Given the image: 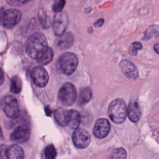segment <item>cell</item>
<instances>
[{"label":"cell","mask_w":159,"mask_h":159,"mask_svg":"<svg viewBox=\"0 0 159 159\" xmlns=\"http://www.w3.org/2000/svg\"><path fill=\"white\" fill-rule=\"evenodd\" d=\"M21 12L16 9H10L5 11L2 16V22L4 27L12 29L16 25L21 19Z\"/></svg>","instance_id":"cell-6"},{"label":"cell","mask_w":159,"mask_h":159,"mask_svg":"<svg viewBox=\"0 0 159 159\" xmlns=\"http://www.w3.org/2000/svg\"><path fill=\"white\" fill-rule=\"evenodd\" d=\"M53 52L50 47H48L47 50L42 56V57H40L39 60H37V61L40 65H47L52 61L53 58Z\"/></svg>","instance_id":"cell-20"},{"label":"cell","mask_w":159,"mask_h":159,"mask_svg":"<svg viewBox=\"0 0 159 159\" xmlns=\"http://www.w3.org/2000/svg\"><path fill=\"white\" fill-rule=\"evenodd\" d=\"M48 47L45 37L41 33L30 35L25 43L26 52L33 59L39 60L47 50Z\"/></svg>","instance_id":"cell-1"},{"label":"cell","mask_w":159,"mask_h":159,"mask_svg":"<svg viewBox=\"0 0 159 159\" xmlns=\"http://www.w3.org/2000/svg\"><path fill=\"white\" fill-rule=\"evenodd\" d=\"M65 5V0H54L52 9L55 12H60Z\"/></svg>","instance_id":"cell-24"},{"label":"cell","mask_w":159,"mask_h":159,"mask_svg":"<svg viewBox=\"0 0 159 159\" xmlns=\"http://www.w3.org/2000/svg\"><path fill=\"white\" fill-rule=\"evenodd\" d=\"M31 78L34 83L40 88L46 86L49 78L47 70L41 66L33 68L31 71Z\"/></svg>","instance_id":"cell-8"},{"label":"cell","mask_w":159,"mask_h":159,"mask_svg":"<svg viewBox=\"0 0 159 159\" xmlns=\"http://www.w3.org/2000/svg\"><path fill=\"white\" fill-rule=\"evenodd\" d=\"M40 21L45 26V24H47V17L45 16V14H43L42 16H40Z\"/></svg>","instance_id":"cell-28"},{"label":"cell","mask_w":159,"mask_h":159,"mask_svg":"<svg viewBox=\"0 0 159 159\" xmlns=\"http://www.w3.org/2000/svg\"><path fill=\"white\" fill-rule=\"evenodd\" d=\"M142 48V45L138 42H134L129 47V53L132 56H135L137 54L139 50Z\"/></svg>","instance_id":"cell-25"},{"label":"cell","mask_w":159,"mask_h":159,"mask_svg":"<svg viewBox=\"0 0 159 159\" xmlns=\"http://www.w3.org/2000/svg\"><path fill=\"white\" fill-rule=\"evenodd\" d=\"M111 124L107 119H99L95 123L93 129V134L98 139L106 137L109 133Z\"/></svg>","instance_id":"cell-9"},{"label":"cell","mask_w":159,"mask_h":159,"mask_svg":"<svg viewBox=\"0 0 159 159\" xmlns=\"http://www.w3.org/2000/svg\"><path fill=\"white\" fill-rule=\"evenodd\" d=\"M72 140L77 148H84L89 145L91 142V137L86 130L80 128L75 129L73 132Z\"/></svg>","instance_id":"cell-7"},{"label":"cell","mask_w":159,"mask_h":159,"mask_svg":"<svg viewBox=\"0 0 159 159\" xmlns=\"http://www.w3.org/2000/svg\"><path fill=\"white\" fill-rule=\"evenodd\" d=\"M104 19H98V20H96L94 23V25L96 27H101L103 24H104Z\"/></svg>","instance_id":"cell-27"},{"label":"cell","mask_w":159,"mask_h":159,"mask_svg":"<svg viewBox=\"0 0 159 159\" xmlns=\"http://www.w3.org/2000/svg\"><path fill=\"white\" fill-rule=\"evenodd\" d=\"M65 17H62V16H59L56 17L55 20L53 23V30L55 35L58 36H61L64 34L66 30V22L65 21Z\"/></svg>","instance_id":"cell-15"},{"label":"cell","mask_w":159,"mask_h":159,"mask_svg":"<svg viewBox=\"0 0 159 159\" xmlns=\"http://www.w3.org/2000/svg\"><path fill=\"white\" fill-rule=\"evenodd\" d=\"M76 89L73 84L70 83H65L60 89L58 98L62 104L66 106L72 105L76 98Z\"/></svg>","instance_id":"cell-4"},{"label":"cell","mask_w":159,"mask_h":159,"mask_svg":"<svg viewBox=\"0 0 159 159\" xmlns=\"http://www.w3.org/2000/svg\"><path fill=\"white\" fill-rule=\"evenodd\" d=\"M58 64L60 71L63 74L70 75L76 70L78 64V59L75 53L66 52L59 57Z\"/></svg>","instance_id":"cell-3"},{"label":"cell","mask_w":159,"mask_h":159,"mask_svg":"<svg viewBox=\"0 0 159 159\" xmlns=\"http://www.w3.org/2000/svg\"><path fill=\"white\" fill-rule=\"evenodd\" d=\"M30 134V128L27 125H21L17 127L11 135V139L18 143L27 141Z\"/></svg>","instance_id":"cell-10"},{"label":"cell","mask_w":159,"mask_h":159,"mask_svg":"<svg viewBox=\"0 0 159 159\" xmlns=\"http://www.w3.org/2000/svg\"><path fill=\"white\" fill-rule=\"evenodd\" d=\"M127 152L123 148H118L115 149L110 156V159H125Z\"/></svg>","instance_id":"cell-22"},{"label":"cell","mask_w":159,"mask_h":159,"mask_svg":"<svg viewBox=\"0 0 159 159\" xmlns=\"http://www.w3.org/2000/svg\"><path fill=\"white\" fill-rule=\"evenodd\" d=\"M57 123L61 126H68L70 120V111L63 108H58L54 113Z\"/></svg>","instance_id":"cell-12"},{"label":"cell","mask_w":159,"mask_h":159,"mask_svg":"<svg viewBox=\"0 0 159 159\" xmlns=\"http://www.w3.org/2000/svg\"><path fill=\"white\" fill-rule=\"evenodd\" d=\"M154 50L155 51L156 53H157L158 54H159V43H156L155 45H154Z\"/></svg>","instance_id":"cell-29"},{"label":"cell","mask_w":159,"mask_h":159,"mask_svg":"<svg viewBox=\"0 0 159 159\" xmlns=\"http://www.w3.org/2000/svg\"><path fill=\"white\" fill-rule=\"evenodd\" d=\"M45 159H55L57 155V152L55 147L53 145H49L45 149Z\"/></svg>","instance_id":"cell-23"},{"label":"cell","mask_w":159,"mask_h":159,"mask_svg":"<svg viewBox=\"0 0 159 159\" xmlns=\"http://www.w3.org/2000/svg\"><path fill=\"white\" fill-rule=\"evenodd\" d=\"M22 89V82L20 79L17 76H14L11 80V91L13 93H19Z\"/></svg>","instance_id":"cell-21"},{"label":"cell","mask_w":159,"mask_h":159,"mask_svg":"<svg viewBox=\"0 0 159 159\" xmlns=\"http://www.w3.org/2000/svg\"><path fill=\"white\" fill-rule=\"evenodd\" d=\"M73 37L70 33H65L57 40V45L61 49H66L69 48L73 43Z\"/></svg>","instance_id":"cell-16"},{"label":"cell","mask_w":159,"mask_h":159,"mask_svg":"<svg viewBox=\"0 0 159 159\" xmlns=\"http://www.w3.org/2000/svg\"><path fill=\"white\" fill-rule=\"evenodd\" d=\"M159 35V25H152L149 26L145 30L144 38L146 40H150L157 37Z\"/></svg>","instance_id":"cell-19"},{"label":"cell","mask_w":159,"mask_h":159,"mask_svg":"<svg viewBox=\"0 0 159 159\" xmlns=\"http://www.w3.org/2000/svg\"><path fill=\"white\" fill-rule=\"evenodd\" d=\"M92 97V92L90 88H82L80 92L78 104L80 106L86 104L88 103Z\"/></svg>","instance_id":"cell-17"},{"label":"cell","mask_w":159,"mask_h":159,"mask_svg":"<svg viewBox=\"0 0 159 159\" xmlns=\"http://www.w3.org/2000/svg\"><path fill=\"white\" fill-rule=\"evenodd\" d=\"M127 115L129 119L133 122H137L141 115V111L138 102L132 101L130 102L127 109Z\"/></svg>","instance_id":"cell-13"},{"label":"cell","mask_w":159,"mask_h":159,"mask_svg":"<svg viewBox=\"0 0 159 159\" xmlns=\"http://www.w3.org/2000/svg\"><path fill=\"white\" fill-rule=\"evenodd\" d=\"M32 0H6L8 4L12 6H21L28 4Z\"/></svg>","instance_id":"cell-26"},{"label":"cell","mask_w":159,"mask_h":159,"mask_svg":"<svg viewBox=\"0 0 159 159\" xmlns=\"http://www.w3.org/2000/svg\"><path fill=\"white\" fill-rule=\"evenodd\" d=\"M122 73L130 80H135L138 77V70L135 65L129 60H123L119 64Z\"/></svg>","instance_id":"cell-11"},{"label":"cell","mask_w":159,"mask_h":159,"mask_svg":"<svg viewBox=\"0 0 159 159\" xmlns=\"http://www.w3.org/2000/svg\"><path fill=\"white\" fill-rule=\"evenodd\" d=\"M1 106L6 115L12 119L18 117L19 114V105L15 97L11 95H7L1 99Z\"/></svg>","instance_id":"cell-5"},{"label":"cell","mask_w":159,"mask_h":159,"mask_svg":"<svg viewBox=\"0 0 159 159\" xmlns=\"http://www.w3.org/2000/svg\"><path fill=\"white\" fill-rule=\"evenodd\" d=\"M70 120L68 127L72 129H76L80 123V113L76 110H70Z\"/></svg>","instance_id":"cell-18"},{"label":"cell","mask_w":159,"mask_h":159,"mask_svg":"<svg viewBox=\"0 0 159 159\" xmlns=\"http://www.w3.org/2000/svg\"><path fill=\"white\" fill-rule=\"evenodd\" d=\"M3 80H4L3 73H2V71H1V84H2V82H3Z\"/></svg>","instance_id":"cell-30"},{"label":"cell","mask_w":159,"mask_h":159,"mask_svg":"<svg viewBox=\"0 0 159 159\" xmlns=\"http://www.w3.org/2000/svg\"><path fill=\"white\" fill-rule=\"evenodd\" d=\"M108 113L112 121L116 124L122 123L127 115V109L125 102L121 99L113 100L109 104Z\"/></svg>","instance_id":"cell-2"},{"label":"cell","mask_w":159,"mask_h":159,"mask_svg":"<svg viewBox=\"0 0 159 159\" xmlns=\"http://www.w3.org/2000/svg\"><path fill=\"white\" fill-rule=\"evenodd\" d=\"M7 159H24V153L22 148L16 144L11 145L6 152Z\"/></svg>","instance_id":"cell-14"}]
</instances>
